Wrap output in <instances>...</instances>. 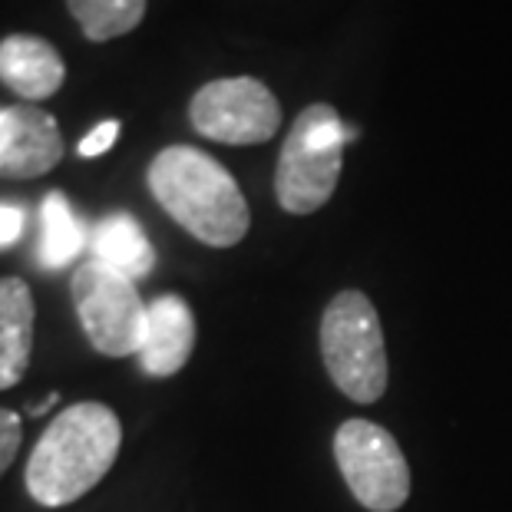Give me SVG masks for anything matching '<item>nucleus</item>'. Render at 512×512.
<instances>
[{
    "instance_id": "f257e3e1",
    "label": "nucleus",
    "mask_w": 512,
    "mask_h": 512,
    "mask_svg": "<svg viewBox=\"0 0 512 512\" xmlns=\"http://www.w3.org/2000/svg\"><path fill=\"white\" fill-rule=\"evenodd\" d=\"M123 423L100 400L73 403L43 430L27 460V493L40 506L57 509L86 496L113 470Z\"/></svg>"
},
{
    "instance_id": "f03ea898",
    "label": "nucleus",
    "mask_w": 512,
    "mask_h": 512,
    "mask_svg": "<svg viewBox=\"0 0 512 512\" xmlns=\"http://www.w3.org/2000/svg\"><path fill=\"white\" fill-rule=\"evenodd\" d=\"M149 192L169 219L212 248H232L248 235L252 215L238 182L222 162L195 146L162 149L146 172Z\"/></svg>"
},
{
    "instance_id": "7ed1b4c3",
    "label": "nucleus",
    "mask_w": 512,
    "mask_h": 512,
    "mask_svg": "<svg viewBox=\"0 0 512 512\" xmlns=\"http://www.w3.org/2000/svg\"><path fill=\"white\" fill-rule=\"evenodd\" d=\"M351 136L354 133L328 103H314L298 113L275 169L281 209L291 215H311L328 205L341 179L344 146L351 143Z\"/></svg>"
},
{
    "instance_id": "20e7f679",
    "label": "nucleus",
    "mask_w": 512,
    "mask_h": 512,
    "mask_svg": "<svg viewBox=\"0 0 512 512\" xmlns=\"http://www.w3.org/2000/svg\"><path fill=\"white\" fill-rule=\"evenodd\" d=\"M321 357L337 390L354 403H377L387 394L384 328L364 291L331 298L321 318Z\"/></svg>"
},
{
    "instance_id": "39448f33",
    "label": "nucleus",
    "mask_w": 512,
    "mask_h": 512,
    "mask_svg": "<svg viewBox=\"0 0 512 512\" xmlns=\"http://www.w3.org/2000/svg\"><path fill=\"white\" fill-rule=\"evenodd\" d=\"M70 294L80 328L96 351L103 357L139 354L146 337L149 304L139 298L133 278L119 275V271L90 258L86 265L76 268Z\"/></svg>"
},
{
    "instance_id": "423d86ee",
    "label": "nucleus",
    "mask_w": 512,
    "mask_h": 512,
    "mask_svg": "<svg viewBox=\"0 0 512 512\" xmlns=\"http://www.w3.org/2000/svg\"><path fill=\"white\" fill-rule=\"evenodd\" d=\"M334 460L351 496L370 512H397L410 496V466L394 433L370 420H347L334 433Z\"/></svg>"
},
{
    "instance_id": "0eeeda50",
    "label": "nucleus",
    "mask_w": 512,
    "mask_h": 512,
    "mask_svg": "<svg viewBox=\"0 0 512 512\" xmlns=\"http://www.w3.org/2000/svg\"><path fill=\"white\" fill-rule=\"evenodd\" d=\"M195 133L225 146L268 143L281 126V103L261 80L232 76L205 83L189 103Z\"/></svg>"
},
{
    "instance_id": "6e6552de",
    "label": "nucleus",
    "mask_w": 512,
    "mask_h": 512,
    "mask_svg": "<svg viewBox=\"0 0 512 512\" xmlns=\"http://www.w3.org/2000/svg\"><path fill=\"white\" fill-rule=\"evenodd\" d=\"M195 351V314L179 294H162L149 301L146 337L139 347V364L149 377H172L189 364Z\"/></svg>"
},
{
    "instance_id": "1a4fd4ad",
    "label": "nucleus",
    "mask_w": 512,
    "mask_h": 512,
    "mask_svg": "<svg viewBox=\"0 0 512 512\" xmlns=\"http://www.w3.org/2000/svg\"><path fill=\"white\" fill-rule=\"evenodd\" d=\"M63 159L60 126L47 110H37L34 103L10 106V146L0 162L4 179H37Z\"/></svg>"
},
{
    "instance_id": "9d476101",
    "label": "nucleus",
    "mask_w": 512,
    "mask_h": 512,
    "mask_svg": "<svg viewBox=\"0 0 512 512\" xmlns=\"http://www.w3.org/2000/svg\"><path fill=\"white\" fill-rule=\"evenodd\" d=\"M67 80V67L53 43L30 34L0 40V83L24 100L37 103L53 96Z\"/></svg>"
},
{
    "instance_id": "9b49d317",
    "label": "nucleus",
    "mask_w": 512,
    "mask_h": 512,
    "mask_svg": "<svg viewBox=\"0 0 512 512\" xmlns=\"http://www.w3.org/2000/svg\"><path fill=\"white\" fill-rule=\"evenodd\" d=\"M37 304L24 278H0V390L17 387L34 354Z\"/></svg>"
},
{
    "instance_id": "f8f14e48",
    "label": "nucleus",
    "mask_w": 512,
    "mask_h": 512,
    "mask_svg": "<svg viewBox=\"0 0 512 512\" xmlns=\"http://www.w3.org/2000/svg\"><path fill=\"white\" fill-rule=\"evenodd\" d=\"M90 252L93 261L119 271L126 278H146L152 268H156V248L149 245L146 232L139 228L133 215L116 212L106 215L90 232Z\"/></svg>"
},
{
    "instance_id": "ddd939ff",
    "label": "nucleus",
    "mask_w": 512,
    "mask_h": 512,
    "mask_svg": "<svg viewBox=\"0 0 512 512\" xmlns=\"http://www.w3.org/2000/svg\"><path fill=\"white\" fill-rule=\"evenodd\" d=\"M90 245V232L80 225L73 215L67 195L63 192H47V199L40 205V245H37V261L43 268H63Z\"/></svg>"
},
{
    "instance_id": "4468645a",
    "label": "nucleus",
    "mask_w": 512,
    "mask_h": 512,
    "mask_svg": "<svg viewBox=\"0 0 512 512\" xmlns=\"http://www.w3.org/2000/svg\"><path fill=\"white\" fill-rule=\"evenodd\" d=\"M67 7L93 43L123 37L146 17V0H67Z\"/></svg>"
},
{
    "instance_id": "2eb2a0df",
    "label": "nucleus",
    "mask_w": 512,
    "mask_h": 512,
    "mask_svg": "<svg viewBox=\"0 0 512 512\" xmlns=\"http://www.w3.org/2000/svg\"><path fill=\"white\" fill-rule=\"evenodd\" d=\"M20 440H24V430H20V413L0 407V476L10 470V463L17 460Z\"/></svg>"
},
{
    "instance_id": "dca6fc26",
    "label": "nucleus",
    "mask_w": 512,
    "mask_h": 512,
    "mask_svg": "<svg viewBox=\"0 0 512 512\" xmlns=\"http://www.w3.org/2000/svg\"><path fill=\"white\" fill-rule=\"evenodd\" d=\"M119 139V123L116 119H106V123H100L93 129V133H86L83 136V143H80V156L83 159H93V156H103V152H110L113 143Z\"/></svg>"
},
{
    "instance_id": "f3484780",
    "label": "nucleus",
    "mask_w": 512,
    "mask_h": 512,
    "mask_svg": "<svg viewBox=\"0 0 512 512\" xmlns=\"http://www.w3.org/2000/svg\"><path fill=\"white\" fill-rule=\"evenodd\" d=\"M24 235V209L0 202V248H10Z\"/></svg>"
},
{
    "instance_id": "a211bd4d",
    "label": "nucleus",
    "mask_w": 512,
    "mask_h": 512,
    "mask_svg": "<svg viewBox=\"0 0 512 512\" xmlns=\"http://www.w3.org/2000/svg\"><path fill=\"white\" fill-rule=\"evenodd\" d=\"M10 146V106H0V162L7 156Z\"/></svg>"
},
{
    "instance_id": "6ab92c4d",
    "label": "nucleus",
    "mask_w": 512,
    "mask_h": 512,
    "mask_svg": "<svg viewBox=\"0 0 512 512\" xmlns=\"http://www.w3.org/2000/svg\"><path fill=\"white\" fill-rule=\"evenodd\" d=\"M57 400H60V394H50L47 400H40V403H30V407H27V410H30V417H43V413H47V410H50V407H53V403H57Z\"/></svg>"
}]
</instances>
